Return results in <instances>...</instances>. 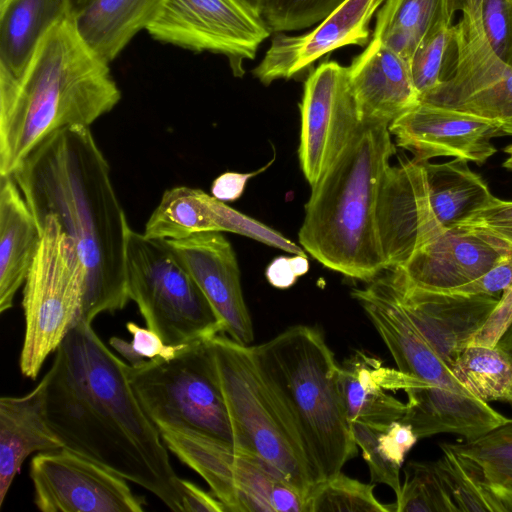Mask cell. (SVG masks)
I'll list each match as a JSON object with an SVG mask.
<instances>
[{
    "label": "cell",
    "instance_id": "d6986e66",
    "mask_svg": "<svg viewBox=\"0 0 512 512\" xmlns=\"http://www.w3.org/2000/svg\"><path fill=\"white\" fill-rule=\"evenodd\" d=\"M511 252V247L488 234L455 226L392 269L416 287L448 292L481 277Z\"/></svg>",
    "mask_w": 512,
    "mask_h": 512
},
{
    "label": "cell",
    "instance_id": "9c48e42d",
    "mask_svg": "<svg viewBox=\"0 0 512 512\" xmlns=\"http://www.w3.org/2000/svg\"><path fill=\"white\" fill-rule=\"evenodd\" d=\"M132 388L152 422L234 445L232 425L207 339L175 358L128 365Z\"/></svg>",
    "mask_w": 512,
    "mask_h": 512
},
{
    "label": "cell",
    "instance_id": "ba28073f",
    "mask_svg": "<svg viewBox=\"0 0 512 512\" xmlns=\"http://www.w3.org/2000/svg\"><path fill=\"white\" fill-rule=\"evenodd\" d=\"M37 225L41 240L24 283L25 334L19 359L22 375L32 380L77 323L85 294L84 269L60 223L46 216Z\"/></svg>",
    "mask_w": 512,
    "mask_h": 512
},
{
    "label": "cell",
    "instance_id": "ffe728a7",
    "mask_svg": "<svg viewBox=\"0 0 512 512\" xmlns=\"http://www.w3.org/2000/svg\"><path fill=\"white\" fill-rule=\"evenodd\" d=\"M346 69L362 124L390 125L420 102L409 63L379 39L371 38Z\"/></svg>",
    "mask_w": 512,
    "mask_h": 512
},
{
    "label": "cell",
    "instance_id": "8d00e7d4",
    "mask_svg": "<svg viewBox=\"0 0 512 512\" xmlns=\"http://www.w3.org/2000/svg\"><path fill=\"white\" fill-rule=\"evenodd\" d=\"M453 42L454 25L452 19L446 18L438 21L419 43L409 66L420 99L442 81Z\"/></svg>",
    "mask_w": 512,
    "mask_h": 512
},
{
    "label": "cell",
    "instance_id": "f6af8a7d",
    "mask_svg": "<svg viewBox=\"0 0 512 512\" xmlns=\"http://www.w3.org/2000/svg\"><path fill=\"white\" fill-rule=\"evenodd\" d=\"M182 507L184 512H227L222 502L214 495L184 479H182Z\"/></svg>",
    "mask_w": 512,
    "mask_h": 512
},
{
    "label": "cell",
    "instance_id": "ac0fdd59",
    "mask_svg": "<svg viewBox=\"0 0 512 512\" xmlns=\"http://www.w3.org/2000/svg\"><path fill=\"white\" fill-rule=\"evenodd\" d=\"M385 0H344L308 33L290 36L277 33L254 76L269 85L295 77L326 54L347 45L369 43V24Z\"/></svg>",
    "mask_w": 512,
    "mask_h": 512
},
{
    "label": "cell",
    "instance_id": "3957f363",
    "mask_svg": "<svg viewBox=\"0 0 512 512\" xmlns=\"http://www.w3.org/2000/svg\"><path fill=\"white\" fill-rule=\"evenodd\" d=\"M120 99L109 63L83 40L73 17L62 18L19 76L0 73V176L11 175L48 135L89 127Z\"/></svg>",
    "mask_w": 512,
    "mask_h": 512
},
{
    "label": "cell",
    "instance_id": "e575fe53",
    "mask_svg": "<svg viewBox=\"0 0 512 512\" xmlns=\"http://www.w3.org/2000/svg\"><path fill=\"white\" fill-rule=\"evenodd\" d=\"M404 484L396 498L395 512L457 511L454 500L434 462L411 461L405 470Z\"/></svg>",
    "mask_w": 512,
    "mask_h": 512
},
{
    "label": "cell",
    "instance_id": "7c38bea8",
    "mask_svg": "<svg viewBox=\"0 0 512 512\" xmlns=\"http://www.w3.org/2000/svg\"><path fill=\"white\" fill-rule=\"evenodd\" d=\"M29 475L42 512H142L146 504L125 478L64 447L39 452Z\"/></svg>",
    "mask_w": 512,
    "mask_h": 512
},
{
    "label": "cell",
    "instance_id": "d590c367",
    "mask_svg": "<svg viewBox=\"0 0 512 512\" xmlns=\"http://www.w3.org/2000/svg\"><path fill=\"white\" fill-rule=\"evenodd\" d=\"M390 512L378 501L374 485L353 479L342 472L318 483L307 501V512Z\"/></svg>",
    "mask_w": 512,
    "mask_h": 512
},
{
    "label": "cell",
    "instance_id": "5b68a950",
    "mask_svg": "<svg viewBox=\"0 0 512 512\" xmlns=\"http://www.w3.org/2000/svg\"><path fill=\"white\" fill-rule=\"evenodd\" d=\"M264 382L296 431L318 483L357 454L341 389V366L322 334L296 325L250 346Z\"/></svg>",
    "mask_w": 512,
    "mask_h": 512
},
{
    "label": "cell",
    "instance_id": "d6a6232c",
    "mask_svg": "<svg viewBox=\"0 0 512 512\" xmlns=\"http://www.w3.org/2000/svg\"><path fill=\"white\" fill-rule=\"evenodd\" d=\"M451 372L468 392L482 401H507L512 393V359L496 346H466Z\"/></svg>",
    "mask_w": 512,
    "mask_h": 512
},
{
    "label": "cell",
    "instance_id": "4316f807",
    "mask_svg": "<svg viewBox=\"0 0 512 512\" xmlns=\"http://www.w3.org/2000/svg\"><path fill=\"white\" fill-rule=\"evenodd\" d=\"M158 430L168 450L206 481L226 511L240 512L234 484V445L186 429L160 426Z\"/></svg>",
    "mask_w": 512,
    "mask_h": 512
},
{
    "label": "cell",
    "instance_id": "30bf717a",
    "mask_svg": "<svg viewBox=\"0 0 512 512\" xmlns=\"http://www.w3.org/2000/svg\"><path fill=\"white\" fill-rule=\"evenodd\" d=\"M452 71L420 101L503 124L512 119V66L491 45L478 0H455Z\"/></svg>",
    "mask_w": 512,
    "mask_h": 512
},
{
    "label": "cell",
    "instance_id": "f5cc1de1",
    "mask_svg": "<svg viewBox=\"0 0 512 512\" xmlns=\"http://www.w3.org/2000/svg\"><path fill=\"white\" fill-rule=\"evenodd\" d=\"M503 131L505 135H512V119L503 124Z\"/></svg>",
    "mask_w": 512,
    "mask_h": 512
},
{
    "label": "cell",
    "instance_id": "f907efd6",
    "mask_svg": "<svg viewBox=\"0 0 512 512\" xmlns=\"http://www.w3.org/2000/svg\"><path fill=\"white\" fill-rule=\"evenodd\" d=\"M245 9L254 16L261 18V11L265 0H237Z\"/></svg>",
    "mask_w": 512,
    "mask_h": 512
},
{
    "label": "cell",
    "instance_id": "8fae6325",
    "mask_svg": "<svg viewBox=\"0 0 512 512\" xmlns=\"http://www.w3.org/2000/svg\"><path fill=\"white\" fill-rule=\"evenodd\" d=\"M146 30L164 43L226 56L235 76L271 32L237 0H167Z\"/></svg>",
    "mask_w": 512,
    "mask_h": 512
},
{
    "label": "cell",
    "instance_id": "2e32d148",
    "mask_svg": "<svg viewBox=\"0 0 512 512\" xmlns=\"http://www.w3.org/2000/svg\"><path fill=\"white\" fill-rule=\"evenodd\" d=\"M389 131L417 162L450 156L478 165L496 153L491 140L505 135L502 122L421 101L395 119Z\"/></svg>",
    "mask_w": 512,
    "mask_h": 512
},
{
    "label": "cell",
    "instance_id": "f1b7e54d",
    "mask_svg": "<svg viewBox=\"0 0 512 512\" xmlns=\"http://www.w3.org/2000/svg\"><path fill=\"white\" fill-rule=\"evenodd\" d=\"M423 164L434 212L446 228L455 227L494 198L486 181L470 169L467 160Z\"/></svg>",
    "mask_w": 512,
    "mask_h": 512
},
{
    "label": "cell",
    "instance_id": "d4e9b609",
    "mask_svg": "<svg viewBox=\"0 0 512 512\" xmlns=\"http://www.w3.org/2000/svg\"><path fill=\"white\" fill-rule=\"evenodd\" d=\"M167 0H93L74 19L79 34L110 63L132 38L147 29Z\"/></svg>",
    "mask_w": 512,
    "mask_h": 512
},
{
    "label": "cell",
    "instance_id": "836d02e7",
    "mask_svg": "<svg viewBox=\"0 0 512 512\" xmlns=\"http://www.w3.org/2000/svg\"><path fill=\"white\" fill-rule=\"evenodd\" d=\"M440 448L442 456L434 463L457 511H504L501 502L452 443H441Z\"/></svg>",
    "mask_w": 512,
    "mask_h": 512
},
{
    "label": "cell",
    "instance_id": "816d5d0a",
    "mask_svg": "<svg viewBox=\"0 0 512 512\" xmlns=\"http://www.w3.org/2000/svg\"><path fill=\"white\" fill-rule=\"evenodd\" d=\"M504 152L507 154V158L503 162V167L512 170V144L506 146Z\"/></svg>",
    "mask_w": 512,
    "mask_h": 512
},
{
    "label": "cell",
    "instance_id": "f546056e",
    "mask_svg": "<svg viewBox=\"0 0 512 512\" xmlns=\"http://www.w3.org/2000/svg\"><path fill=\"white\" fill-rule=\"evenodd\" d=\"M455 0H385L372 38L410 62L419 43L442 19H453Z\"/></svg>",
    "mask_w": 512,
    "mask_h": 512
},
{
    "label": "cell",
    "instance_id": "f35d334b",
    "mask_svg": "<svg viewBox=\"0 0 512 512\" xmlns=\"http://www.w3.org/2000/svg\"><path fill=\"white\" fill-rule=\"evenodd\" d=\"M126 328L132 335L130 342L114 336L109 339V344L130 366H137L145 360H171L192 344H167L155 331L134 322H128Z\"/></svg>",
    "mask_w": 512,
    "mask_h": 512
},
{
    "label": "cell",
    "instance_id": "83f0119b",
    "mask_svg": "<svg viewBox=\"0 0 512 512\" xmlns=\"http://www.w3.org/2000/svg\"><path fill=\"white\" fill-rule=\"evenodd\" d=\"M228 205L203 190L187 186L167 189L148 218L143 234L174 240L201 232H225Z\"/></svg>",
    "mask_w": 512,
    "mask_h": 512
},
{
    "label": "cell",
    "instance_id": "e0dca14e",
    "mask_svg": "<svg viewBox=\"0 0 512 512\" xmlns=\"http://www.w3.org/2000/svg\"><path fill=\"white\" fill-rule=\"evenodd\" d=\"M165 241L210 302L224 334L240 344H250L254 337L253 325L230 242L221 232H201Z\"/></svg>",
    "mask_w": 512,
    "mask_h": 512
},
{
    "label": "cell",
    "instance_id": "ab89813d",
    "mask_svg": "<svg viewBox=\"0 0 512 512\" xmlns=\"http://www.w3.org/2000/svg\"><path fill=\"white\" fill-rule=\"evenodd\" d=\"M478 4L491 45L512 66V0H478Z\"/></svg>",
    "mask_w": 512,
    "mask_h": 512
},
{
    "label": "cell",
    "instance_id": "8992f818",
    "mask_svg": "<svg viewBox=\"0 0 512 512\" xmlns=\"http://www.w3.org/2000/svg\"><path fill=\"white\" fill-rule=\"evenodd\" d=\"M229 413L234 447L278 470L308 498L318 484L301 441L243 345L223 333L207 339Z\"/></svg>",
    "mask_w": 512,
    "mask_h": 512
},
{
    "label": "cell",
    "instance_id": "4dcf8cb0",
    "mask_svg": "<svg viewBox=\"0 0 512 512\" xmlns=\"http://www.w3.org/2000/svg\"><path fill=\"white\" fill-rule=\"evenodd\" d=\"M234 484L240 512H302L304 497L260 458L235 449Z\"/></svg>",
    "mask_w": 512,
    "mask_h": 512
},
{
    "label": "cell",
    "instance_id": "c3c4849f",
    "mask_svg": "<svg viewBox=\"0 0 512 512\" xmlns=\"http://www.w3.org/2000/svg\"><path fill=\"white\" fill-rule=\"evenodd\" d=\"M496 347L512 359V322L496 344Z\"/></svg>",
    "mask_w": 512,
    "mask_h": 512
},
{
    "label": "cell",
    "instance_id": "bcb514c9",
    "mask_svg": "<svg viewBox=\"0 0 512 512\" xmlns=\"http://www.w3.org/2000/svg\"><path fill=\"white\" fill-rule=\"evenodd\" d=\"M265 276L273 287L279 289L291 287L298 278L291 257L286 256H279L272 260L266 268Z\"/></svg>",
    "mask_w": 512,
    "mask_h": 512
},
{
    "label": "cell",
    "instance_id": "44dd1931",
    "mask_svg": "<svg viewBox=\"0 0 512 512\" xmlns=\"http://www.w3.org/2000/svg\"><path fill=\"white\" fill-rule=\"evenodd\" d=\"M340 366L341 389L350 423L385 429L401 420L406 410V403L386 390L431 386L416 376L383 366L380 359L363 351H356Z\"/></svg>",
    "mask_w": 512,
    "mask_h": 512
},
{
    "label": "cell",
    "instance_id": "cb8c5ba5",
    "mask_svg": "<svg viewBox=\"0 0 512 512\" xmlns=\"http://www.w3.org/2000/svg\"><path fill=\"white\" fill-rule=\"evenodd\" d=\"M41 240L40 229L12 175L0 177V313L13 307Z\"/></svg>",
    "mask_w": 512,
    "mask_h": 512
},
{
    "label": "cell",
    "instance_id": "681fc988",
    "mask_svg": "<svg viewBox=\"0 0 512 512\" xmlns=\"http://www.w3.org/2000/svg\"><path fill=\"white\" fill-rule=\"evenodd\" d=\"M93 0H67L68 14L75 18L80 14Z\"/></svg>",
    "mask_w": 512,
    "mask_h": 512
},
{
    "label": "cell",
    "instance_id": "74e56055",
    "mask_svg": "<svg viewBox=\"0 0 512 512\" xmlns=\"http://www.w3.org/2000/svg\"><path fill=\"white\" fill-rule=\"evenodd\" d=\"M344 0H265L261 19L271 32L307 28L323 20Z\"/></svg>",
    "mask_w": 512,
    "mask_h": 512
},
{
    "label": "cell",
    "instance_id": "b9f144b4",
    "mask_svg": "<svg viewBox=\"0 0 512 512\" xmlns=\"http://www.w3.org/2000/svg\"><path fill=\"white\" fill-rule=\"evenodd\" d=\"M511 322L512 286L502 292L498 303L481 327L467 340L466 346L495 347Z\"/></svg>",
    "mask_w": 512,
    "mask_h": 512
},
{
    "label": "cell",
    "instance_id": "603a6c76",
    "mask_svg": "<svg viewBox=\"0 0 512 512\" xmlns=\"http://www.w3.org/2000/svg\"><path fill=\"white\" fill-rule=\"evenodd\" d=\"M63 447L47 415L46 381L29 393L0 398V506L23 462L34 452Z\"/></svg>",
    "mask_w": 512,
    "mask_h": 512
},
{
    "label": "cell",
    "instance_id": "60d3db41",
    "mask_svg": "<svg viewBox=\"0 0 512 512\" xmlns=\"http://www.w3.org/2000/svg\"><path fill=\"white\" fill-rule=\"evenodd\" d=\"M456 226L483 232L512 248V201L494 196Z\"/></svg>",
    "mask_w": 512,
    "mask_h": 512
},
{
    "label": "cell",
    "instance_id": "db71d44e",
    "mask_svg": "<svg viewBox=\"0 0 512 512\" xmlns=\"http://www.w3.org/2000/svg\"><path fill=\"white\" fill-rule=\"evenodd\" d=\"M506 402H508V403H510L512 405V393H511V395L509 396V398H508V400Z\"/></svg>",
    "mask_w": 512,
    "mask_h": 512
},
{
    "label": "cell",
    "instance_id": "277c9868",
    "mask_svg": "<svg viewBox=\"0 0 512 512\" xmlns=\"http://www.w3.org/2000/svg\"><path fill=\"white\" fill-rule=\"evenodd\" d=\"M395 153L389 125L361 124L311 187L299 242L327 268L368 282L386 270L377 205Z\"/></svg>",
    "mask_w": 512,
    "mask_h": 512
},
{
    "label": "cell",
    "instance_id": "1f68e13d",
    "mask_svg": "<svg viewBox=\"0 0 512 512\" xmlns=\"http://www.w3.org/2000/svg\"><path fill=\"white\" fill-rule=\"evenodd\" d=\"M351 432L361 448L373 483L389 486L396 498L401 493L400 468L405 456L419 439L412 427L397 420L385 429L352 422Z\"/></svg>",
    "mask_w": 512,
    "mask_h": 512
},
{
    "label": "cell",
    "instance_id": "7bdbcfd3",
    "mask_svg": "<svg viewBox=\"0 0 512 512\" xmlns=\"http://www.w3.org/2000/svg\"><path fill=\"white\" fill-rule=\"evenodd\" d=\"M512 286V252L476 280L455 288L450 293L500 296Z\"/></svg>",
    "mask_w": 512,
    "mask_h": 512
},
{
    "label": "cell",
    "instance_id": "52a82bcc",
    "mask_svg": "<svg viewBox=\"0 0 512 512\" xmlns=\"http://www.w3.org/2000/svg\"><path fill=\"white\" fill-rule=\"evenodd\" d=\"M125 276L129 299L165 343L187 344L224 334L210 302L165 240L129 227Z\"/></svg>",
    "mask_w": 512,
    "mask_h": 512
},
{
    "label": "cell",
    "instance_id": "4fadbf2b",
    "mask_svg": "<svg viewBox=\"0 0 512 512\" xmlns=\"http://www.w3.org/2000/svg\"><path fill=\"white\" fill-rule=\"evenodd\" d=\"M299 162L314 186L362 124L351 95L346 66L322 62L306 78L300 104Z\"/></svg>",
    "mask_w": 512,
    "mask_h": 512
},
{
    "label": "cell",
    "instance_id": "7402d4cb",
    "mask_svg": "<svg viewBox=\"0 0 512 512\" xmlns=\"http://www.w3.org/2000/svg\"><path fill=\"white\" fill-rule=\"evenodd\" d=\"M401 421L409 424L419 439L453 434L475 440L507 423L511 418L468 391L455 392L435 386L410 388Z\"/></svg>",
    "mask_w": 512,
    "mask_h": 512
},
{
    "label": "cell",
    "instance_id": "6da1fadb",
    "mask_svg": "<svg viewBox=\"0 0 512 512\" xmlns=\"http://www.w3.org/2000/svg\"><path fill=\"white\" fill-rule=\"evenodd\" d=\"M54 353L43 378L48 419L63 447L141 486L172 511H182V479L132 388L129 364L83 321Z\"/></svg>",
    "mask_w": 512,
    "mask_h": 512
},
{
    "label": "cell",
    "instance_id": "9a60e30c",
    "mask_svg": "<svg viewBox=\"0 0 512 512\" xmlns=\"http://www.w3.org/2000/svg\"><path fill=\"white\" fill-rule=\"evenodd\" d=\"M384 272L402 310L450 369L501 296L426 290L407 282L397 269Z\"/></svg>",
    "mask_w": 512,
    "mask_h": 512
},
{
    "label": "cell",
    "instance_id": "5bb4252c",
    "mask_svg": "<svg viewBox=\"0 0 512 512\" xmlns=\"http://www.w3.org/2000/svg\"><path fill=\"white\" fill-rule=\"evenodd\" d=\"M377 225L386 269L402 266L447 229L434 212L423 162L412 159L388 168L378 198Z\"/></svg>",
    "mask_w": 512,
    "mask_h": 512
},
{
    "label": "cell",
    "instance_id": "ee69618b",
    "mask_svg": "<svg viewBox=\"0 0 512 512\" xmlns=\"http://www.w3.org/2000/svg\"><path fill=\"white\" fill-rule=\"evenodd\" d=\"M274 161V158L263 168L250 172H225L219 175L212 183L211 193L216 199L220 201H235L239 199L244 193L248 180L265 171Z\"/></svg>",
    "mask_w": 512,
    "mask_h": 512
},
{
    "label": "cell",
    "instance_id": "484cf974",
    "mask_svg": "<svg viewBox=\"0 0 512 512\" xmlns=\"http://www.w3.org/2000/svg\"><path fill=\"white\" fill-rule=\"evenodd\" d=\"M66 16L67 0H0V73L19 76L44 34Z\"/></svg>",
    "mask_w": 512,
    "mask_h": 512
},
{
    "label": "cell",
    "instance_id": "7dc6e473",
    "mask_svg": "<svg viewBox=\"0 0 512 512\" xmlns=\"http://www.w3.org/2000/svg\"><path fill=\"white\" fill-rule=\"evenodd\" d=\"M484 482L501 502L504 511H512V472L487 479Z\"/></svg>",
    "mask_w": 512,
    "mask_h": 512
},
{
    "label": "cell",
    "instance_id": "7a4b0ae2",
    "mask_svg": "<svg viewBox=\"0 0 512 512\" xmlns=\"http://www.w3.org/2000/svg\"><path fill=\"white\" fill-rule=\"evenodd\" d=\"M11 175L37 224L55 217L75 246L85 272L77 322L122 310L130 301L125 276L130 226L90 128L72 126L48 135Z\"/></svg>",
    "mask_w": 512,
    "mask_h": 512
}]
</instances>
